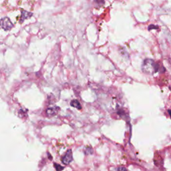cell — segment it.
Returning <instances> with one entry per match:
<instances>
[{
	"label": "cell",
	"instance_id": "1",
	"mask_svg": "<svg viewBox=\"0 0 171 171\" xmlns=\"http://www.w3.org/2000/svg\"><path fill=\"white\" fill-rule=\"evenodd\" d=\"M142 70L144 73L152 75L160 71V66H159V64L156 63L153 60L147 58V59H145L143 61Z\"/></svg>",
	"mask_w": 171,
	"mask_h": 171
},
{
	"label": "cell",
	"instance_id": "2",
	"mask_svg": "<svg viewBox=\"0 0 171 171\" xmlns=\"http://www.w3.org/2000/svg\"><path fill=\"white\" fill-rule=\"evenodd\" d=\"M13 24L8 17H4L0 20V28L5 31H8L13 28Z\"/></svg>",
	"mask_w": 171,
	"mask_h": 171
},
{
	"label": "cell",
	"instance_id": "3",
	"mask_svg": "<svg viewBox=\"0 0 171 171\" xmlns=\"http://www.w3.org/2000/svg\"><path fill=\"white\" fill-rule=\"evenodd\" d=\"M73 161V155L71 149L68 150L61 158V162L64 165H68Z\"/></svg>",
	"mask_w": 171,
	"mask_h": 171
},
{
	"label": "cell",
	"instance_id": "4",
	"mask_svg": "<svg viewBox=\"0 0 171 171\" xmlns=\"http://www.w3.org/2000/svg\"><path fill=\"white\" fill-rule=\"evenodd\" d=\"M60 110V107L57 106H54L50 107V108H47L46 110V114L49 117H52V116H56L58 113V112H59Z\"/></svg>",
	"mask_w": 171,
	"mask_h": 171
},
{
	"label": "cell",
	"instance_id": "5",
	"mask_svg": "<svg viewBox=\"0 0 171 171\" xmlns=\"http://www.w3.org/2000/svg\"><path fill=\"white\" fill-rule=\"evenodd\" d=\"M21 13H22V15H21V18L20 20V23H23L24 20L30 18L33 15V13L32 12H29L25 10H22Z\"/></svg>",
	"mask_w": 171,
	"mask_h": 171
},
{
	"label": "cell",
	"instance_id": "6",
	"mask_svg": "<svg viewBox=\"0 0 171 171\" xmlns=\"http://www.w3.org/2000/svg\"><path fill=\"white\" fill-rule=\"evenodd\" d=\"M70 105H71V106L74 107V108H76L78 110H80L82 108V106L80 104V103L78 102V100H73L71 102V103H70Z\"/></svg>",
	"mask_w": 171,
	"mask_h": 171
},
{
	"label": "cell",
	"instance_id": "7",
	"mask_svg": "<svg viewBox=\"0 0 171 171\" xmlns=\"http://www.w3.org/2000/svg\"><path fill=\"white\" fill-rule=\"evenodd\" d=\"M93 148L90 147V146H87L84 149V153L86 155H92V154H93Z\"/></svg>",
	"mask_w": 171,
	"mask_h": 171
},
{
	"label": "cell",
	"instance_id": "8",
	"mask_svg": "<svg viewBox=\"0 0 171 171\" xmlns=\"http://www.w3.org/2000/svg\"><path fill=\"white\" fill-rule=\"evenodd\" d=\"M53 166L56 168V171H62L64 168L63 166H61L60 165H58L57 163H53Z\"/></svg>",
	"mask_w": 171,
	"mask_h": 171
},
{
	"label": "cell",
	"instance_id": "9",
	"mask_svg": "<svg viewBox=\"0 0 171 171\" xmlns=\"http://www.w3.org/2000/svg\"><path fill=\"white\" fill-rule=\"evenodd\" d=\"M116 171H128V170H127V169H126L125 167L120 166V167H118V168L116 169Z\"/></svg>",
	"mask_w": 171,
	"mask_h": 171
},
{
	"label": "cell",
	"instance_id": "10",
	"mask_svg": "<svg viewBox=\"0 0 171 171\" xmlns=\"http://www.w3.org/2000/svg\"><path fill=\"white\" fill-rule=\"evenodd\" d=\"M158 26L155 25H150L148 26V30H151L152 29H158Z\"/></svg>",
	"mask_w": 171,
	"mask_h": 171
}]
</instances>
